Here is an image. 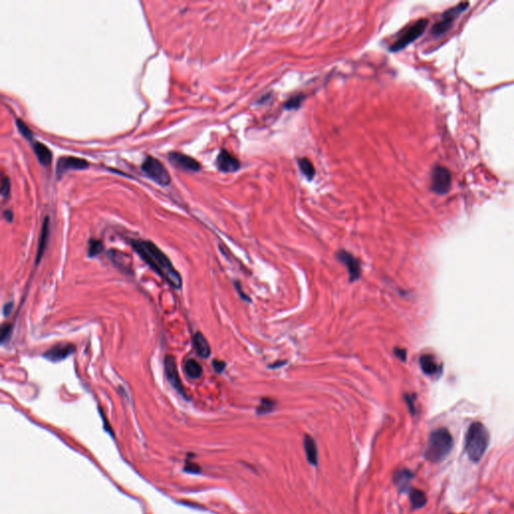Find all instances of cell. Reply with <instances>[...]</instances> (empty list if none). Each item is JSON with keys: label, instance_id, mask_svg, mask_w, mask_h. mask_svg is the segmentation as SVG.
Segmentation results:
<instances>
[{"label": "cell", "instance_id": "17", "mask_svg": "<svg viewBox=\"0 0 514 514\" xmlns=\"http://www.w3.org/2000/svg\"><path fill=\"white\" fill-rule=\"evenodd\" d=\"M305 451L307 454V457L309 462L316 466L318 463V452H317V447L315 444L314 438L310 435H307L305 438Z\"/></svg>", "mask_w": 514, "mask_h": 514}, {"label": "cell", "instance_id": "31", "mask_svg": "<svg viewBox=\"0 0 514 514\" xmlns=\"http://www.w3.org/2000/svg\"><path fill=\"white\" fill-rule=\"evenodd\" d=\"M13 308H14V303L13 302H7V303H5L4 307H3V314L5 316L10 315V314L12 313V311H13Z\"/></svg>", "mask_w": 514, "mask_h": 514}, {"label": "cell", "instance_id": "30", "mask_svg": "<svg viewBox=\"0 0 514 514\" xmlns=\"http://www.w3.org/2000/svg\"><path fill=\"white\" fill-rule=\"evenodd\" d=\"M212 365H213L214 370H215V371H217V372H222V371H224L225 367H226L225 363L223 361H220V360H214L212 362Z\"/></svg>", "mask_w": 514, "mask_h": 514}, {"label": "cell", "instance_id": "8", "mask_svg": "<svg viewBox=\"0 0 514 514\" xmlns=\"http://www.w3.org/2000/svg\"><path fill=\"white\" fill-rule=\"evenodd\" d=\"M164 366H165V373H166V377H167L170 385L177 392H179L181 395L185 396V390H184L179 371L177 369V365H176V362H175V359L173 356H166Z\"/></svg>", "mask_w": 514, "mask_h": 514}, {"label": "cell", "instance_id": "18", "mask_svg": "<svg viewBox=\"0 0 514 514\" xmlns=\"http://www.w3.org/2000/svg\"><path fill=\"white\" fill-rule=\"evenodd\" d=\"M33 151L38 159V161L44 165V166H48L51 164L52 162V159H53V154H52V151L42 143H34L33 145Z\"/></svg>", "mask_w": 514, "mask_h": 514}, {"label": "cell", "instance_id": "6", "mask_svg": "<svg viewBox=\"0 0 514 514\" xmlns=\"http://www.w3.org/2000/svg\"><path fill=\"white\" fill-rule=\"evenodd\" d=\"M432 190L437 194H446L451 187L450 171L442 166H436L432 171Z\"/></svg>", "mask_w": 514, "mask_h": 514}, {"label": "cell", "instance_id": "12", "mask_svg": "<svg viewBox=\"0 0 514 514\" xmlns=\"http://www.w3.org/2000/svg\"><path fill=\"white\" fill-rule=\"evenodd\" d=\"M169 159L174 166L179 167L183 170H188V171H199L200 170V164L195 159L191 158L190 156L184 155L182 153H176V152L170 153Z\"/></svg>", "mask_w": 514, "mask_h": 514}, {"label": "cell", "instance_id": "1", "mask_svg": "<svg viewBox=\"0 0 514 514\" xmlns=\"http://www.w3.org/2000/svg\"><path fill=\"white\" fill-rule=\"evenodd\" d=\"M130 243L139 256L168 284L175 288H180L182 286L181 274L175 269L169 257L155 243L141 239H132Z\"/></svg>", "mask_w": 514, "mask_h": 514}, {"label": "cell", "instance_id": "24", "mask_svg": "<svg viewBox=\"0 0 514 514\" xmlns=\"http://www.w3.org/2000/svg\"><path fill=\"white\" fill-rule=\"evenodd\" d=\"M108 255L112 260V262H114V264H116L119 267H121V268H128L129 267L128 261L124 258L125 255L122 252H119L115 250H110Z\"/></svg>", "mask_w": 514, "mask_h": 514}, {"label": "cell", "instance_id": "28", "mask_svg": "<svg viewBox=\"0 0 514 514\" xmlns=\"http://www.w3.org/2000/svg\"><path fill=\"white\" fill-rule=\"evenodd\" d=\"M12 334V325L10 323H5L1 328V343H4L10 338Z\"/></svg>", "mask_w": 514, "mask_h": 514}, {"label": "cell", "instance_id": "3", "mask_svg": "<svg viewBox=\"0 0 514 514\" xmlns=\"http://www.w3.org/2000/svg\"><path fill=\"white\" fill-rule=\"evenodd\" d=\"M453 445V437L448 429H437L429 437L425 458L433 463L441 462L450 454Z\"/></svg>", "mask_w": 514, "mask_h": 514}, {"label": "cell", "instance_id": "9", "mask_svg": "<svg viewBox=\"0 0 514 514\" xmlns=\"http://www.w3.org/2000/svg\"><path fill=\"white\" fill-rule=\"evenodd\" d=\"M75 345L73 343H59L50 348L43 354V357L52 362H59L66 359L75 352Z\"/></svg>", "mask_w": 514, "mask_h": 514}, {"label": "cell", "instance_id": "21", "mask_svg": "<svg viewBox=\"0 0 514 514\" xmlns=\"http://www.w3.org/2000/svg\"><path fill=\"white\" fill-rule=\"evenodd\" d=\"M184 370L186 375L191 378V379H199L202 376L203 369L200 366V364L193 359H189L185 362L184 365Z\"/></svg>", "mask_w": 514, "mask_h": 514}, {"label": "cell", "instance_id": "14", "mask_svg": "<svg viewBox=\"0 0 514 514\" xmlns=\"http://www.w3.org/2000/svg\"><path fill=\"white\" fill-rule=\"evenodd\" d=\"M49 237H50V217L46 216L42 222V226H41V231H40V236H39V242H38V248H37V252H36V259H35V262L36 264L39 263V261L41 260V258L43 256V253L45 251V248H46V244H48V241H49Z\"/></svg>", "mask_w": 514, "mask_h": 514}, {"label": "cell", "instance_id": "34", "mask_svg": "<svg viewBox=\"0 0 514 514\" xmlns=\"http://www.w3.org/2000/svg\"><path fill=\"white\" fill-rule=\"evenodd\" d=\"M235 286H236V289L238 290V292H239L240 296H241V297H242L243 299H246V300H249V298H248V297L246 296V294H244V292H243V291L241 290V288H240V285H239L238 283H235Z\"/></svg>", "mask_w": 514, "mask_h": 514}, {"label": "cell", "instance_id": "10", "mask_svg": "<svg viewBox=\"0 0 514 514\" xmlns=\"http://www.w3.org/2000/svg\"><path fill=\"white\" fill-rule=\"evenodd\" d=\"M216 165L220 171L224 173L238 171L240 168V162L238 161V159L225 149L220 151L216 159Z\"/></svg>", "mask_w": 514, "mask_h": 514}, {"label": "cell", "instance_id": "2", "mask_svg": "<svg viewBox=\"0 0 514 514\" xmlns=\"http://www.w3.org/2000/svg\"><path fill=\"white\" fill-rule=\"evenodd\" d=\"M490 434L485 425L480 422H474L468 428L465 437V452L470 461L478 463L489 446Z\"/></svg>", "mask_w": 514, "mask_h": 514}, {"label": "cell", "instance_id": "23", "mask_svg": "<svg viewBox=\"0 0 514 514\" xmlns=\"http://www.w3.org/2000/svg\"><path fill=\"white\" fill-rule=\"evenodd\" d=\"M103 251H104V244H103V242H102L101 240L91 239V240L89 241L88 251H87L88 256H97V255L101 254Z\"/></svg>", "mask_w": 514, "mask_h": 514}, {"label": "cell", "instance_id": "16", "mask_svg": "<svg viewBox=\"0 0 514 514\" xmlns=\"http://www.w3.org/2000/svg\"><path fill=\"white\" fill-rule=\"evenodd\" d=\"M193 345L196 353L203 359H207L211 355L210 345L201 333H196L193 337Z\"/></svg>", "mask_w": 514, "mask_h": 514}, {"label": "cell", "instance_id": "32", "mask_svg": "<svg viewBox=\"0 0 514 514\" xmlns=\"http://www.w3.org/2000/svg\"><path fill=\"white\" fill-rule=\"evenodd\" d=\"M395 354L402 361H406V356H407L406 349H404V348H397L396 347L395 348Z\"/></svg>", "mask_w": 514, "mask_h": 514}, {"label": "cell", "instance_id": "13", "mask_svg": "<svg viewBox=\"0 0 514 514\" xmlns=\"http://www.w3.org/2000/svg\"><path fill=\"white\" fill-rule=\"evenodd\" d=\"M87 167L88 163L85 159L77 157H62L58 160L57 173L58 176H61V174L68 170H84Z\"/></svg>", "mask_w": 514, "mask_h": 514}, {"label": "cell", "instance_id": "19", "mask_svg": "<svg viewBox=\"0 0 514 514\" xmlns=\"http://www.w3.org/2000/svg\"><path fill=\"white\" fill-rule=\"evenodd\" d=\"M420 366H421L422 371H424V373L429 375V376H433V375L437 373L438 369H439V366H438L435 358L432 355H428V354L423 355L420 358Z\"/></svg>", "mask_w": 514, "mask_h": 514}, {"label": "cell", "instance_id": "4", "mask_svg": "<svg viewBox=\"0 0 514 514\" xmlns=\"http://www.w3.org/2000/svg\"><path fill=\"white\" fill-rule=\"evenodd\" d=\"M428 26V20L425 18L419 19L416 21L414 25L409 27L403 33H401L400 36L396 39V41L390 46V51L393 53L400 52L407 48L409 44H411L413 41H415L417 38H419L425 29Z\"/></svg>", "mask_w": 514, "mask_h": 514}, {"label": "cell", "instance_id": "15", "mask_svg": "<svg viewBox=\"0 0 514 514\" xmlns=\"http://www.w3.org/2000/svg\"><path fill=\"white\" fill-rule=\"evenodd\" d=\"M413 473L410 470L402 469L395 474L394 482L400 492H407L410 490L411 480L413 479Z\"/></svg>", "mask_w": 514, "mask_h": 514}, {"label": "cell", "instance_id": "7", "mask_svg": "<svg viewBox=\"0 0 514 514\" xmlns=\"http://www.w3.org/2000/svg\"><path fill=\"white\" fill-rule=\"evenodd\" d=\"M468 6H469V2L464 1V2H460L456 6L447 10L442 15L441 20L438 21L436 24V26L433 28V30H432L433 34H435V35L443 34L446 30H448V29L450 28V26L453 24V21L457 18L458 15L461 12H463L464 10H466Z\"/></svg>", "mask_w": 514, "mask_h": 514}, {"label": "cell", "instance_id": "11", "mask_svg": "<svg viewBox=\"0 0 514 514\" xmlns=\"http://www.w3.org/2000/svg\"><path fill=\"white\" fill-rule=\"evenodd\" d=\"M337 256L339 258V260L346 266L349 273V281L355 282L359 279L361 275V266L359 260L344 250H340Z\"/></svg>", "mask_w": 514, "mask_h": 514}, {"label": "cell", "instance_id": "29", "mask_svg": "<svg viewBox=\"0 0 514 514\" xmlns=\"http://www.w3.org/2000/svg\"><path fill=\"white\" fill-rule=\"evenodd\" d=\"M10 193V179L5 176L2 178L1 181V195L3 198L7 197Z\"/></svg>", "mask_w": 514, "mask_h": 514}, {"label": "cell", "instance_id": "20", "mask_svg": "<svg viewBox=\"0 0 514 514\" xmlns=\"http://www.w3.org/2000/svg\"><path fill=\"white\" fill-rule=\"evenodd\" d=\"M410 500L414 509L422 508L427 503L426 494L420 489H413L410 491Z\"/></svg>", "mask_w": 514, "mask_h": 514}, {"label": "cell", "instance_id": "33", "mask_svg": "<svg viewBox=\"0 0 514 514\" xmlns=\"http://www.w3.org/2000/svg\"><path fill=\"white\" fill-rule=\"evenodd\" d=\"M3 216H4V218H5L7 221H9V222H11V221H12V219H13V213H12L10 210H5V211H4V213H3Z\"/></svg>", "mask_w": 514, "mask_h": 514}, {"label": "cell", "instance_id": "22", "mask_svg": "<svg viewBox=\"0 0 514 514\" xmlns=\"http://www.w3.org/2000/svg\"><path fill=\"white\" fill-rule=\"evenodd\" d=\"M298 166H299L300 171L302 172V174L309 180H313V178L315 175V170H314V165L311 162V160H309L307 158H302L298 161Z\"/></svg>", "mask_w": 514, "mask_h": 514}, {"label": "cell", "instance_id": "5", "mask_svg": "<svg viewBox=\"0 0 514 514\" xmlns=\"http://www.w3.org/2000/svg\"><path fill=\"white\" fill-rule=\"evenodd\" d=\"M144 173L162 186H167L171 182V177L166 167L156 158L148 156L142 164Z\"/></svg>", "mask_w": 514, "mask_h": 514}, {"label": "cell", "instance_id": "26", "mask_svg": "<svg viewBox=\"0 0 514 514\" xmlns=\"http://www.w3.org/2000/svg\"><path fill=\"white\" fill-rule=\"evenodd\" d=\"M274 405H275L274 401H272L271 399H262L261 403H260V406L257 409V412H258V414L268 413L274 408Z\"/></svg>", "mask_w": 514, "mask_h": 514}, {"label": "cell", "instance_id": "25", "mask_svg": "<svg viewBox=\"0 0 514 514\" xmlns=\"http://www.w3.org/2000/svg\"><path fill=\"white\" fill-rule=\"evenodd\" d=\"M305 97L302 95H297V96H293L291 97L290 99L287 100L286 104H285V108L286 110L290 111V110H296L300 107L302 101H303Z\"/></svg>", "mask_w": 514, "mask_h": 514}, {"label": "cell", "instance_id": "27", "mask_svg": "<svg viewBox=\"0 0 514 514\" xmlns=\"http://www.w3.org/2000/svg\"><path fill=\"white\" fill-rule=\"evenodd\" d=\"M16 125H17V128H18L19 132L21 133V135H22L25 138H27V139H29V140H31V139H32V133H31V131L29 130V127L27 126V124H25L21 120H17V121H16Z\"/></svg>", "mask_w": 514, "mask_h": 514}]
</instances>
